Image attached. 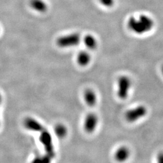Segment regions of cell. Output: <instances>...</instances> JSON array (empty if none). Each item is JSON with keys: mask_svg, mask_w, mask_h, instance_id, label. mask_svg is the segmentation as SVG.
Masks as SVG:
<instances>
[{"mask_svg": "<svg viewBox=\"0 0 163 163\" xmlns=\"http://www.w3.org/2000/svg\"><path fill=\"white\" fill-rule=\"evenodd\" d=\"M153 27L154 21L153 19L146 15L132 16L127 21L128 28L137 35L145 34L152 30Z\"/></svg>", "mask_w": 163, "mask_h": 163, "instance_id": "obj_1", "label": "cell"}, {"mask_svg": "<svg viewBox=\"0 0 163 163\" xmlns=\"http://www.w3.org/2000/svg\"><path fill=\"white\" fill-rule=\"evenodd\" d=\"M38 132L41 133L40 139L42 144L44 146L47 155L51 158L54 157L55 155L54 148L53 146L52 138L50 134L47 130L44 129L43 126L38 131Z\"/></svg>", "mask_w": 163, "mask_h": 163, "instance_id": "obj_2", "label": "cell"}, {"mask_svg": "<svg viewBox=\"0 0 163 163\" xmlns=\"http://www.w3.org/2000/svg\"><path fill=\"white\" fill-rule=\"evenodd\" d=\"M132 83L130 78L127 76H120L117 81V96L119 98L124 100L129 95Z\"/></svg>", "mask_w": 163, "mask_h": 163, "instance_id": "obj_3", "label": "cell"}, {"mask_svg": "<svg viewBox=\"0 0 163 163\" xmlns=\"http://www.w3.org/2000/svg\"><path fill=\"white\" fill-rule=\"evenodd\" d=\"M148 113L147 108L144 105H140L126 111L124 117L127 122L134 123L146 115Z\"/></svg>", "mask_w": 163, "mask_h": 163, "instance_id": "obj_4", "label": "cell"}, {"mask_svg": "<svg viewBox=\"0 0 163 163\" xmlns=\"http://www.w3.org/2000/svg\"><path fill=\"white\" fill-rule=\"evenodd\" d=\"M81 41L79 33H72L60 37L57 40V44L61 48H69L77 45Z\"/></svg>", "mask_w": 163, "mask_h": 163, "instance_id": "obj_5", "label": "cell"}, {"mask_svg": "<svg viewBox=\"0 0 163 163\" xmlns=\"http://www.w3.org/2000/svg\"><path fill=\"white\" fill-rule=\"evenodd\" d=\"M98 123L97 115L94 113H89L85 117L83 123L84 130L89 134L95 131Z\"/></svg>", "mask_w": 163, "mask_h": 163, "instance_id": "obj_6", "label": "cell"}, {"mask_svg": "<svg viewBox=\"0 0 163 163\" xmlns=\"http://www.w3.org/2000/svg\"><path fill=\"white\" fill-rule=\"evenodd\" d=\"M84 100L88 106L90 107H94L97 103V97L95 91L91 89H86L83 94Z\"/></svg>", "mask_w": 163, "mask_h": 163, "instance_id": "obj_7", "label": "cell"}, {"mask_svg": "<svg viewBox=\"0 0 163 163\" xmlns=\"http://www.w3.org/2000/svg\"><path fill=\"white\" fill-rule=\"evenodd\" d=\"M130 156V150L126 146L119 148L115 152V158L119 162H124L128 159Z\"/></svg>", "mask_w": 163, "mask_h": 163, "instance_id": "obj_8", "label": "cell"}, {"mask_svg": "<svg viewBox=\"0 0 163 163\" xmlns=\"http://www.w3.org/2000/svg\"><path fill=\"white\" fill-rule=\"evenodd\" d=\"M90 54L86 51L80 52L77 56V62L81 67L87 66L91 62Z\"/></svg>", "mask_w": 163, "mask_h": 163, "instance_id": "obj_9", "label": "cell"}, {"mask_svg": "<svg viewBox=\"0 0 163 163\" xmlns=\"http://www.w3.org/2000/svg\"><path fill=\"white\" fill-rule=\"evenodd\" d=\"M84 44L90 50H95L97 47V41L94 36L91 35H88L84 38Z\"/></svg>", "mask_w": 163, "mask_h": 163, "instance_id": "obj_10", "label": "cell"}, {"mask_svg": "<svg viewBox=\"0 0 163 163\" xmlns=\"http://www.w3.org/2000/svg\"><path fill=\"white\" fill-rule=\"evenodd\" d=\"M54 133L59 138H64L68 134V129L64 124H57L54 127Z\"/></svg>", "mask_w": 163, "mask_h": 163, "instance_id": "obj_11", "label": "cell"}, {"mask_svg": "<svg viewBox=\"0 0 163 163\" xmlns=\"http://www.w3.org/2000/svg\"><path fill=\"white\" fill-rule=\"evenodd\" d=\"M31 6L38 12H45L47 10V5L42 0H31L30 1Z\"/></svg>", "mask_w": 163, "mask_h": 163, "instance_id": "obj_12", "label": "cell"}, {"mask_svg": "<svg viewBox=\"0 0 163 163\" xmlns=\"http://www.w3.org/2000/svg\"><path fill=\"white\" fill-rule=\"evenodd\" d=\"M99 2L105 7H111L114 4V0H99Z\"/></svg>", "mask_w": 163, "mask_h": 163, "instance_id": "obj_13", "label": "cell"}, {"mask_svg": "<svg viewBox=\"0 0 163 163\" xmlns=\"http://www.w3.org/2000/svg\"><path fill=\"white\" fill-rule=\"evenodd\" d=\"M157 162L160 163H163V152L160 153L157 157Z\"/></svg>", "mask_w": 163, "mask_h": 163, "instance_id": "obj_14", "label": "cell"}, {"mask_svg": "<svg viewBox=\"0 0 163 163\" xmlns=\"http://www.w3.org/2000/svg\"><path fill=\"white\" fill-rule=\"evenodd\" d=\"M161 71H162V73H163V66H162V68H161Z\"/></svg>", "mask_w": 163, "mask_h": 163, "instance_id": "obj_15", "label": "cell"}, {"mask_svg": "<svg viewBox=\"0 0 163 163\" xmlns=\"http://www.w3.org/2000/svg\"><path fill=\"white\" fill-rule=\"evenodd\" d=\"M1 102V94H0V103Z\"/></svg>", "mask_w": 163, "mask_h": 163, "instance_id": "obj_16", "label": "cell"}]
</instances>
